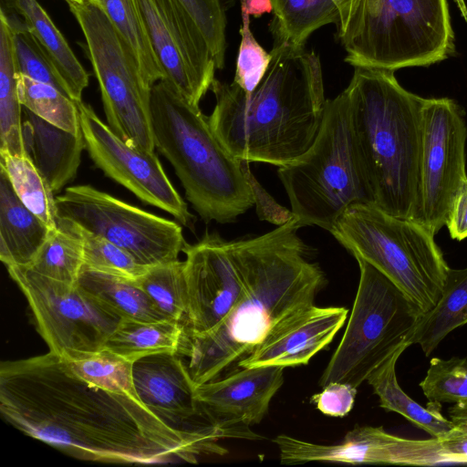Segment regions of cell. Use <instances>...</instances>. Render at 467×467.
Masks as SVG:
<instances>
[{
  "label": "cell",
  "mask_w": 467,
  "mask_h": 467,
  "mask_svg": "<svg viewBox=\"0 0 467 467\" xmlns=\"http://www.w3.org/2000/svg\"><path fill=\"white\" fill-rule=\"evenodd\" d=\"M67 5L85 38L107 124L128 144L154 152L151 89L144 84L127 45L102 6L88 2Z\"/></svg>",
  "instance_id": "10"
},
{
  "label": "cell",
  "mask_w": 467,
  "mask_h": 467,
  "mask_svg": "<svg viewBox=\"0 0 467 467\" xmlns=\"http://www.w3.org/2000/svg\"><path fill=\"white\" fill-rule=\"evenodd\" d=\"M132 378L141 401L170 426L186 431L212 426L193 423L198 417L206 418L188 365L178 354L158 353L135 360Z\"/></svg>",
  "instance_id": "20"
},
{
  "label": "cell",
  "mask_w": 467,
  "mask_h": 467,
  "mask_svg": "<svg viewBox=\"0 0 467 467\" xmlns=\"http://www.w3.org/2000/svg\"><path fill=\"white\" fill-rule=\"evenodd\" d=\"M189 341L186 325L172 319L140 321L121 319L104 349L131 362L158 353H185Z\"/></svg>",
  "instance_id": "25"
},
{
  "label": "cell",
  "mask_w": 467,
  "mask_h": 467,
  "mask_svg": "<svg viewBox=\"0 0 467 467\" xmlns=\"http://www.w3.org/2000/svg\"><path fill=\"white\" fill-rule=\"evenodd\" d=\"M420 387L431 402L456 404L467 401V358H431Z\"/></svg>",
  "instance_id": "37"
},
{
  "label": "cell",
  "mask_w": 467,
  "mask_h": 467,
  "mask_svg": "<svg viewBox=\"0 0 467 467\" xmlns=\"http://www.w3.org/2000/svg\"><path fill=\"white\" fill-rule=\"evenodd\" d=\"M348 313L342 306L320 307L315 304L300 309L277 323L249 355L238 361V366L307 365L331 343L344 326Z\"/></svg>",
  "instance_id": "19"
},
{
  "label": "cell",
  "mask_w": 467,
  "mask_h": 467,
  "mask_svg": "<svg viewBox=\"0 0 467 467\" xmlns=\"http://www.w3.org/2000/svg\"><path fill=\"white\" fill-rule=\"evenodd\" d=\"M439 440L451 463H467V434L454 428L450 434Z\"/></svg>",
  "instance_id": "43"
},
{
  "label": "cell",
  "mask_w": 467,
  "mask_h": 467,
  "mask_svg": "<svg viewBox=\"0 0 467 467\" xmlns=\"http://www.w3.org/2000/svg\"><path fill=\"white\" fill-rule=\"evenodd\" d=\"M13 29L0 12V151L25 156L23 106L16 88Z\"/></svg>",
  "instance_id": "28"
},
{
  "label": "cell",
  "mask_w": 467,
  "mask_h": 467,
  "mask_svg": "<svg viewBox=\"0 0 467 467\" xmlns=\"http://www.w3.org/2000/svg\"><path fill=\"white\" fill-rule=\"evenodd\" d=\"M356 394L357 388L348 383L330 382L311 397V402L326 415L344 417L352 410Z\"/></svg>",
  "instance_id": "41"
},
{
  "label": "cell",
  "mask_w": 467,
  "mask_h": 467,
  "mask_svg": "<svg viewBox=\"0 0 467 467\" xmlns=\"http://www.w3.org/2000/svg\"><path fill=\"white\" fill-rule=\"evenodd\" d=\"M6 269L26 296L49 351L74 359L104 349L122 318L78 284L46 277L26 266Z\"/></svg>",
  "instance_id": "11"
},
{
  "label": "cell",
  "mask_w": 467,
  "mask_h": 467,
  "mask_svg": "<svg viewBox=\"0 0 467 467\" xmlns=\"http://www.w3.org/2000/svg\"><path fill=\"white\" fill-rule=\"evenodd\" d=\"M245 3L250 16H260L272 10L270 0H245Z\"/></svg>",
  "instance_id": "45"
},
{
  "label": "cell",
  "mask_w": 467,
  "mask_h": 467,
  "mask_svg": "<svg viewBox=\"0 0 467 467\" xmlns=\"http://www.w3.org/2000/svg\"><path fill=\"white\" fill-rule=\"evenodd\" d=\"M343 91L373 204L416 221L425 98L404 88L394 71L362 67H355Z\"/></svg>",
  "instance_id": "4"
},
{
  "label": "cell",
  "mask_w": 467,
  "mask_h": 467,
  "mask_svg": "<svg viewBox=\"0 0 467 467\" xmlns=\"http://www.w3.org/2000/svg\"><path fill=\"white\" fill-rule=\"evenodd\" d=\"M2 168L24 205L51 229L57 227L58 215L56 198L50 185L26 156L0 151Z\"/></svg>",
  "instance_id": "32"
},
{
  "label": "cell",
  "mask_w": 467,
  "mask_h": 467,
  "mask_svg": "<svg viewBox=\"0 0 467 467\" xmlns=\"http://www.w3.org/2000/svg\"><path fill=\"white\" fill-rule=\"evenodd\" d=\"M277 175L298 224L328 232L350 205L373 200L352 139L344 91L327 99L322 122L311 146Z\"/></svg>",
  "instance_id": "8"
},
{
  "label": "cell",
  "mask_w": 467,
  "mask_h": 467,
  "mask_svg": "<svg viewBox=\"0 0 467 467\" xmlns=\"http://www.w3.org/2000/svg\"><path fill=\"white\" fill-rule=\"evenodd\" d=\"M446 226L452 239L462 241L467 238V180L454 198Z\"/></svg>",
  "instance_id": "42"
},
{
  "label": "cell",
  "mask_w": 467,
  "mask_h": 467,
  "mask_svg": "<svg viewBox=\"0 0 467 467\" xmlns=\"http://www.w3.org/2000/svg\"><path fill=\"white\" fill-rule=\"evenodd\" d=\"M83 265L80 236L68 222L58 218L57 227L26 267L46 277L75 285Z\"/></svg>",
  "instance_id": "31"
},
{
  "label": "cell",
  "mask_w": 467,
  "mask_h": 467,
  "mask_svg": "<svg viewBox=\"0 0 467 467\" xmlns=\"http://www.w3.org/2000/svg\"><path fill=\"white\" fill-rule=\"evenodd\" d=\"M15 6L51 64L67 96L74 101H81L89 77L65 36L37 0H15Z\"/></svg>",
  "instance_id": "23"
},
{
  "label": "cell",
  "mask_w": 467,
  "mask_h": 467,
  "mask_svg": "<svg viewBox=\"0 0 467 467\" xmlns=\"http://www.w3.org/2000/svg\"><path fill=\"white\" fill-rule=\"evenodd\" d=\"M85 149L94 164L140 201L171 214L194 231L195 217L174 188L155 152L138 150L120 139L89 104L76 101Z\"/></svg>",
  "instance_id": "14"
},
{
  "label": "cell",
  "mask_w": 467,
  "mask_h": 467,
  "mask_svg": "<svg viewBox=\"0 0 467 467\" xmlns=\"http://www.w3.org/2000/svg\"><path fill=\"white\" fill-rule=\"evenodd\" d=\"M339 7L346 0H332Z\"/></svg>",
  "instance_id": "47"
},
{
  "label": "cell",
  "mask_w": 467,
  "mask_h": 467,
  "mask_svg": "<svg viewBox=\"0 0 467 467\" xmlns=\"http://www.w3.org/2000/svg\"><path fill=\"white\" fill-rule=\"evenodd\" d=\"M0 411L26 436L83 461L196 463L201 455L227 453L215 427L175 429L138 395L83 379L51 351L1 363Z\"/></svg>",
  "instance_id": "1"
},
{
  "label": "cell",
  "mask_w": 467,
  "mask_h": 467,
  "mask_svg": "<svg viewBox=\"0 0 467 467\" xmlns=\"http://www.w3.org/2000/svg\"><path fill=\"white\" fill-rule=\"evenodd\" d=\"M448 412L454 428L467 434V401L454 404Z\"/></svg>",
  "instance_id": "44"
},
{
  "label": "cell",
  "mask_w": 467,
  "mask_h": 467,
  "mask_svg": "<svg viewBox=\"0 0 467 467\" xmlns=\"http://www.w3.org/2000/svg\"><path fill=\"white\" fill-rule=\"evenodd\" d=\"M239 3L242 17L241 41L233 83L245 92H250L255 88L265 76L272 57L256 41L251 31V16L247 11L245 0H239Z\"/></svg>",
  "instance_id": "39"
},
{
  "label": "cell",
  "mask_w": 467,
  "mask_h": 467,
  "mask_svg": "<svg viewBox=\"0 0 467 467\" xmlns=\"http://www.w3.org/2000/svg\"><path fill=\"white\" fill-rule=\"evenodd\" d=\"M467 125L449 98L425 99L417 220L434 234L446 225L454 198L467 180Z\"/></svg>",
  "instance_id": "13"
},
{
  "label": "cell",
  "mask_w": 467,
  "mask_h": 467,
  "mask_svg": "<svg viewBox=\"0 0 467 467\" xmlns=\"http://www.w3.org/2000/svg\"><path fill=\"white\" fill-rule=\"evenodd\" d=\"M338 9L337 36L354 67H427L455 51L447 0H346Z\"/></svg>",
  "instance_id": "6"
},
{
  "label": "cell",
  "mask_w": 467,
  "mask_h": 467,
  "mask_svg": "<svg viewBox=\"0 0 467 467\" xmlns=\"http://www.w3.org/2000/svg\"><path fill=\"white\" fill-rule=\"evenodd\" d=\"M67 3L68 2H74V3H86V2H88V3H93V4H96V5H99L100 6H102V2L101 0H65Z\"/></svg>",
  "instance_id": "46"
},
{
  "label": "cell",
  "mask_w": 467,
  "mask_h": 467,
  "mask_svg": "<svg viewBox=\"0 0 467 467\" xmlns=\"http://www.w3.org/2000/svg\"><path fill=\"white\" fill-rule=\"evenodd\" d=\"M409 346L402 345L394 351L369 374L367 381L379 397L382 409L400 414L431 437L442 439L454 429V426L442 415L441 403L429 401L427 406L423 407L405 393L398 383L396 364Z\"/></svg>",
  "instance_id": "24"
},
{
  "label": "cell",
  "mask_w": 467,
  "mask_h": 467,
  "mask_svg": "<svg viewBox=\"0 0 467 467\" xmlns=\"http://www.w3.org/2000/svg\"><path fill=\"white\" fill-rule=\"evenodd\" d=\"M355 258L390 279L421 315L439 300L449 270L435 234L372 203L348 207L329 232Z\"/></svg>",
  "instance_id": "7"
},
{
  "label": "cell",
  "mask_w": 467,
  "mask_h": 467,
  "mask_svg": "<svg viewBox=\"0 0 467 467\" xmlns=\"http://www.w3.org/2000/svg\"><path fill=\"white\" fill-rule=\"evenodd\" d=\"M7 17L13 29L16 73L53 85L66 93L51 64L24 22L16 16Z\"/></svg>",
  "instance_id": "38"
},
{
  "label": "cell",
  "mask_w": 467,
  "mask_h": 467,
  "mask_svg": "<svg viewBox=\"0 0 467 467\" xmlns=\"http://www.w3.org/2000/svg\"><path fill=\"white\" fill-rule=\"evenodd\" d=\"M187 284L186 327L191 336L214 330L241 297L244 278L229 242L217 233H205L182 251Z\"/></svg>",
  "instance_id": "17"
},
{
  "label": "cell",
  "mask_w": 467,
  "mask_h": 467,
  "mask_svg": "<svg viewBox=\"0 0 467 467\" xmlns=\"http://www.w3.org/2000/svg\"><path fill=\"white\" fill-rule=\"evenodd\" d=\"M273 441L282 464L309 462L348 464L438 465L450 463L441 441L410 440L387 432L382 427L358 426L335 444H318L285 434Z\"/></svg>",
  "instance_id": "16"
},
{
  "label": "cell",
  "mask_w": 467,
  "mask_h": 467,
  "mask_svg": "<svg viewBox=\"0 0 467 467\" xmlns=\"http://www.w3.org/2000/svg\"><path fill=\"white\" fill-rule=\"evenodd\" d=\"M358 286L347 328L319 380L358 388L402 345L420 317L416 306L385 275L361 258Z\"/></svg>",
  "instance_id": "9"
},
{
  "label": "cell",
  "mask_w": 467,
  "mask_h": 467,
  "mask_svg": "<svg viewBox=\"0 0 467 467\" xmlns=\"http://www.w3.org/2000/svg\"><path fill=\"white\" fill-rule=\"evenodd\" d=\"M68 223L82 240L84 266L131 280L139 279L149 268L140 265L129 252L108 239L94 234L71 222Z\"/></svg>",
  "instance_id": "35"
},
{
  "label": "cell",
  "mask_w": 467,
  "mask_h": 467,
  "mask_svg": "<svg viewBox=\"0 0 467 467\" xmlns=\"http://www.w3.org/2000/svg\"><path fill=\"white\" fill-rule=\"evenodd\" d=\"M22 120L26 156L53 192L60 191L77 175L85 149L82 132L71 133L49 123L25 107Z\"/></svg>",
  "instance_id": "21"
},
{
  "label": "cell",
  "mask_w": 467,
  "mask_h": 467,
  "mask_svg": "<svg viewBox=\"0 0 467 467\" xmlns=\"http://www.w3.org/2000/svg\"><path fill=\"white\" fill-rule=\"evenodd\" d=\"M274 43L302 47L316 30L337 24L339 9L332 0H270Z\"/></svg>",
  "instance_id": "29"
},
{
  "label": "cell",
  "mask_w": 467,
  "mask_h": 467,
  "mask_svg": "<svg viewBox=\"0 0 467 467\" xmlns=\"http://www.w3.org/2000/svg\"><path fill=\"white\" fill-rule=\"evenodd\" d=\"M51 229L26 208L0 168V260L6 266H27Z\"/></svg>",
  "instance_id": "22"
},
{
  "label": "cell",
  "mask_w": 467,
  "mask_h": 467,
  "mask_svg": "<svg viewBox=\"0 0 467 467\" xmlns=\"http://www.w3.org/2000/svg\"><path fill=\"white\" fill-rule=\"evenodd\" d=\"M136 282L161 313L186 325L188 294L184 261L149 266Z\"/></svg>",
  "instance_id": "34"
},
{
  "label": "cell",
  "mask_w": 467,
  "mask_h": 467,
  "mask_svg": "<svg viewBox=\"0 0 467 467\" xmlns=\"http://www.w3.org/2000/svg\"><path fill=\"white\" fill-rule=\"evenodd\" d=\"M165 81L195 107L217 69L199 26L180 0H136Z\"/></svg>",
  "instance_id": "15"
},
{
  "label": "cell",
  "mask_w": 467,
  "mask_h": 467,
  "mask_svg": "<svg viewBox=\"0 0 467 467\" xmlns=\"http://www.w3.org/2000/svg\"><path fill=\"white\" fill-rule=\"evenodd\" d=\"M467 324V267L449 268L441 295L435 306L421 315L409 340L426 356L454 329Z\"/></svg>",
  "instance_id": "26"
},
{
  "label": "cell",
  "mask_w": 467,
  "mask_h": 467,
  "mask_svg": "<svg viewBox=\"0 0 467 467\" xmlns=\"http://www.w3.org/2000/svg\"><path fill=\"white\" fill-rule=\"evenodd\" d=\"M78 285L120 318L140 321L171 319L158 309L136 280L83 265Z\"/></svg>",
  "instance_id": "27"
},
{
  "label": "cell",
  "mask_w": 467,
  "mask_h": 467,
  "mask_svg": "<svg viewBox=\"0 0 467 467\" xmlns=\"http://www.w3.org/2000/svg\"><path fill=\"white\" fill-rule=\"evenodd\" d=\"M65 360L77 375L88 382L138 395L132 378L133 362L124 358L103 349L96 354Z\"/></svg>",
  "instance_id": "36"
},
{
  "label": "cell",
  "mask_w": 467,
  "mask_h": 467,
  "mask_svg": "<svg viewBox=\"0 0 467 467\" xmlns=\"http://www.w3.org/2000/svg\"><path fill=\"white\" fill-rule=\"evenodd\" d=\"M202 33L217 69L224 66L226 16L222 0H180Z\"/></svg>",
  "instance_id": "40"
},
{
  "label": "cell",
  "mask_w": 467,
  "mask_h": 467,
  "mask_svg": "<svg viewBox=\"0 0 467 467\" xmlns=\"http://www.w3.org/2000/svg\"><path fill=\"white\" fill-rule=\"evenodd\" d=\"M16 77L17 94L23 107L71 133L81 131L76 101L53 85L18 73Z\"/></svg>",
  "instance_id": "33"
},
{
  "label": "cell",
  "mask_w": 467,
  "mask_h": 467,
  "mask_svg": "<svg viewBox=\"0 0 467 467\" xmlns=\"http://www.w3.org/2000/svg\"><path fill=\"white\" fill-rule=\"evenodd\" d=\"M56 202L58 218L108 239L146 266L179 260L187 244L176 222L90 185L67 187Z\"/></svg>",
  "instance_id": "12"
},
{
  "label": "cell",
  "mask_w": 467,
  "mask_h": 467,
  "mask_svg": "<svg viewBox=\"0 0 467 467\" xmlns=\"http://www.w3.org/2000/svg\"><path fill=\"white\" fill-rule=\"evenodd\" d=\"M277 366L243 368L220 380L196 386L195 393L206 420L224 438L260 440L250 426L262 421L271 400L284 383Z\"/></svg>",
  "instance_id": "18"
},
{
  "label": "cell",
  "mask_w": 467,
  "mask_h": 467,
  "mask_svg": "<svg viewBox=\"0 0 467 467\" xmlns=\"http://www.w3.org/2000/svg\"><path fill=\"white\" fill-rule=\"evenodd\" d=\"M150 112L155 149L174 169L202 221L234 223L254 204L249 162L225 149L200 107L160 80L151 88Z\"/></svg>",
  "instance_id": "5"
},
{
  "label": "cell",
  "mask_w": 467,
  "mask_h": 467,
  "mask_svg": "<svg viewBox=\"0 0 467 467\" xmlns=\"http://www.w3.org/2000/svg\"><path fill=\"white\" fill-rule=\"evenodd\" d=\"M102 7L127 45L149 88L165 78L136 0H101Z\"/></svg>",
  "instance_id": "30"
},
{
  "label": "cell",
  "mask_w": 467,
  "mask_h": 467,
  "mask_svg": "<svg viewBox=\"0 0 467 467\" xmlns=\"http://www.w3.org/2000/svg\"><path fill=\"white\" fill-rule=\"evenodd\" d=\"M293 216L277 228L229 242L244 278L241 297L212 332L189 337L184 355L196 386L215 379L249 355L282 319L314 305L325 285L320 267L306 258Z\"/></svg>",
  "instance_id": "2"
},
{
  "label": "cell",
  "mask_w": 467,
  "mask_h": 467,
  "mask_svg": "<svg viewBox=\"0 0 467 467\" xmlns=\"http://www.w3.org/2000/svg\"><path fill=\"white\" fill-rule=\"evenodd\" d=\"M270 54L265 76L250 92L213 80L215 105L208 119L235 158L281 167L311 146L327 99L318 55L278 43Z\"/></svg>",
  "instance_id": "3"
}]
</instances>
